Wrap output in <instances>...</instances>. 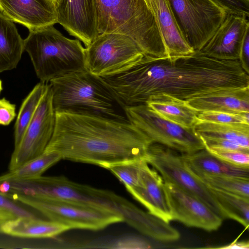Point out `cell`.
<instances>
[{
	"mask_svg": "<svg viewBox=\"0 0 249 249\" xmlns=\"http://www.w3.org/2000/svg\"><path fill=\"white\" fill-rule=\"evenodd\" d=\"M125 108L162 94L187 102L205 95L249 87L239 60H222L200 51L185 56L143 55L124 68L99 76Z\"/></svg>",
	"mask_w": 249,
	"mask_h": 249,
	"instance_id": "6da1fadb",
	"label": "cell"
},
{
	"mask_svg": "<svg viewBox=\"0 0 249 249\" xmlns=\"http://www.w3.org/2000/svg\"><path fill=\"white\" fill-rule=\"evenodd\" d=\"M151 144L129 122L55 113L52 138L45 151L62 159L107 169L124 162L144 160Z\"/></svg>",
	"mask_w": 249,
	"mask_h": 249,
	"instance_id": "7a4b0ae2",
	"label": "cell"
},
{
	"mask_svg": "<svg viewBox=\"0 0 249 249\" xmlns=\"http://www.w3.org/2000/svg\"><path fill=\"white\" fill-rule=\"evenodd\" d=\"M24 196L71 201L121 215L124 222L148 237L159 231L161 220L113 192L73 182L63 176H39L21 180Z\"/></svg>",
	"mask_w": 249,
	"mask_h": 249,
	"instance_id": "3957f363",
	"label": "cell"
},
{
	"mask_svg": "<svg viewBox=\"0 0 249 249\" xmlns=\"http://www.w3.org/2000/svg\"><path fill=\"white\" fill-rule=\"evenodd\" d=\"M55 113L128 122L124 108L99 76L87 70L51 80Z\"/></svg>",
	"mask_w": 249,
	"mask_h": 249,
	"instance_id": "277c9868",
	"label": "cell"
},
{
	"mask_svg": "<svg viewBox=\"0 0 249 249\" xmlns=\"http://www.w3.org/2000/svg\"><path fill=\"white\" fill-rule=\"evenodd\" d=\"M24 51L42 82L87 70L85 48L80 40L66 37L53 25L29 31L24 40Z\"/></svg>",
	"mask_w": 249,
	"mask_h": 249,
	"instance_id": "5b68a950",
	"label": "cell"
},
{
	"mask_svg": "<svg viewBox=\"0 0 249 249\" xmlns=\"http://www.w3.org/2000/svg\"><path fill=\"white\" fill-rule=\"evenodd\" d=\"M99 35L116 33L131 37L145 55L165 51L154 17L144 0H96Z\"/></svg>",
	"mask_w": 249,
	"mask_h": 249,
	"instance_id": "8992f818",
	"label": "cell"
},
{
	"mask_svg": "<svg viewBox=\"0 0 249 249\" xmlns=\"http://www.w3.org/2000/svg\"><path fill=\"white\" fill-rule=\"evenodd\" d=\"M39 211L49 220L62 223L71 229L92 231L103 229L108 226L124 222L118 214L64 200L30 197L17 194H6Z\"/></svg>",
	"mask_w": 249,
	"mask_h": 249,
	"instance_id": "52a82bcc",
	"label": "cell"
},
{
	"mask_svg": "<svg viewBox=\"0 0 249 249\" xmlns=\"http://www.w3.org/2000/svg\"><path fill=\"white\" fill-rule=\"evenodd\" d=\"M128 121L151 143H157L181 154H188L205 148L193 128H186L159 115L146 104L124 108Z\"/></svg>",
	"mask_w": 249,
	"mask_h": 249,
	"instance_id": "ba28073f",
	"label": "cell"
},
{
	"mask_svg": "<svg viewBox=\"0 0 249 249\" xmlns=\"http://www.w3.org/2000/svg\"><path fill=\"white\" fill-rule=\"evenodd\" d=\"M188 44L200 51L213 35L228 13L214 0H168Z\"/></svg>",
	"mask_w": 249,
	"mask_h": 249,
	"instance_id": "9c48e42d",
	"label": "cell"
},
{
	"mask_svg": "<svg viewBox=\"0 0 249 249\" xmlns=\"http://www.w3.org/2000/svg\"><path fill=\"white\" fill-rule=\"evenodd\" d=\"M144 160L160 173L164 181L171 183L200 199L224 219L207 186L187 167L180 153L153 143L148 147Z\"/></svg>",
	"mask_w": 249,
	"mask_h": 249,
	"instance_id": "30bf717a",
	"label": "cell"
},
{
	"mask_svg": "<svg viewBox=\"0 0 249 249\" xmlns=\"http://www.w3.org/2000/svg\"><path fill=\"white\" fill-rule=\"evenodd\" d=\"M85 48L86 69L98 76L117 71L145 55L131 37L120 33L101 34Z\"/></svg>",
	"mask_w": 249,
	"mask_h": 249,
	"instance_id": "8fae6325",
	"label": "cell"
},
{
	"mask_svg": "<svg viewBox=\"0 0 249 249\" xmlns=\"http://www.w3.org/2000/svg\"><path fill=\"white\" fill-rule=\"evenodd\" d=\"M55 124L52 92L50 84H48L20 143L14 148L9 165V170L21 166L45 151L53 136Z\"/></svg>",
	"mask_w": 249,
	"mask_h": 249,
	"instance_id": "7c38bea8",
	"label": "cell"
},
{
	"mask_svg": "<svg viewBox=\"0 0 249 249\" xmlns=\"http://www.w3.org/2000/svg\"><path fill=\"white\" fill-rule=\"evenodd\" d=\"M57 23L86 47L99 35L96 0H60Z\"/></svg>",
	"mask_w": 249,
	"mask_h": 249,
	"instance_id": "4fadbf2b",
	"label": "cell"
},
{
	"mask_svg": "<svg viewBox=\"0 0 249 249\" xmlns=\"http://www.w3.org/2000/svg\"><path fill=\"white\" fill-rule=\"evenodd\" d=\"M164 184L173 220L209 231L221 226L223 219L201 200L171 183L164 181Z\"/></svg>",
	"mask_w": 249,
	"mask_h": 249,
	"instance_id": "5bb4252c",
	"label": "cell"
},
{
	"mask_svg": "<svg viewBox=\"0 0 249 249\" xmlns=\"http://www.w3.org/2000/svg\"><path fill=\"white\" fill-rule=\"evenodd\" d=\"M126 189L149 213L166 222L173 221L164 181L159 173L150 168L144 160L140 162L137 184Z\"/></svg>",
	"mask_w": 249,
	"mask_h": 249,
	"instance_id": "9a60e30c",
	"label": "cell"
},
{
	"mask_svg": "<svg viewBox=\"0 0 249 249\" xmlns=\"http://www.w3.org/2000/svg\"><path fill=\"white\" fill-rule=\"evenodd\" d=\"M249 21L244 16L228 13L213 35L200 51L218 59L239 60L241 46Z\"/></svg>",
	"mask_w": 249,
	"mask_h": 249,
	"instance_id": "2e32d148",
	"label": "cell"
},
{
	"mask_svg": "<svg viewBox=\"0 0 249 249\" xmlns=\"http://www.w3.org/2000/svg\"><path fill=\"white\" fill-rule=\"evenodd\" d=\"M0 11L29 31L57 23L56 6L52 0H0Z\"/></svg>",
	"mask_w": 249,
	"mask_h": 249,
	"instance_id": "e0dca14e",
	"label": "cell"
},
{
	"mask_svg": "<svg viewBox=\"0 0 249 249\" xmlns=\"http://www.w3.org/2000/svg\"><path fill=\"white\" fill-rule=\"evenodd\" d=\"M161 34L167 56L188 55L195 51L184 38L168 0H144Z\"/></svg>",
	"mask_w": 249,
	"mask_h": 249,
	"instance_id": "ac0fdd59",
	"label": "cell"
},
{
	"mask_svg": "<svg viewBox=\"0 0 249 249\" xmlns=\"http://www.w3.org/2000/svg\"><path fill=\"white\" fill-rule=\"evenodd\" d=\"M198 112L216 111L232 113L249 112V87L214 92L186 102Z\"/></svg>",
	"mask_w": 249,
	"mask_h": 249,
	"instance_id": "d6986e66",
	"label": "cell"
},
{
	"mask_svg": "<svg viewBox=\"0 0 249 249\" xmlns=\"http://www.w3.org/2000/svg\"><path fill=\"white\" fill-rule=\"evenodd\" d=\"M70 230L65 225L36 217H18L5 222L1 232L23 238H51Z\"/></svg>",
	"mask_w": 249,
	"mask_h": 249,
	"instance_id": "ffe728a7",
	"label": "cell"
},
{
	"mask_svg": "<svg viewBox=\"0 0 249 249\" xmlns=\"http://www.w3.org/2000/svg\"><path fill=\"white\" fill-rule=\"evenodd\" d=\"M181 155L187 167L195 175H227L249 178V168L230 165L215 157L205 148Z\"/></svg>",
	"mask_w": 249,
	"mask_h": 249,
	"instance_id": "44dd1931",
	"label": "cell"
},
{
	"mask_svg": "<svg viewBox=\"0 0 249 249\" xmlns=\"http://www.w3.org/2000/svg\"><path fill=\"white\" fill-rule=\"evenodd\" d=\"M163 119L186 128H193L198 112L186 102L160 94L150 97L145 104Z\"/></svg>",
	"mask_w": 249,
	"mask_h": 249,
	"instance_id": "7402d4cb",
	"label": "cell"
},
{
	"mask_svg": "<svg viewBox=\"0 0 249 249\" xmlns=\"http://www.w3.org/2000/svg\"><path fill=\"white\" fill-rule=\"evenodd\" d=\"M24 52V40L11 19L0 11V72L16 68Z\"/></svg>",
	"mask_w": 249,
	"mask_h": 249,
	"instance_id": "603a6c76",
	"label": "cell"
},
{
	"mask_svg": "<svg viewBox=\"0 0 249 249\" xmlns=\"http://www.w3.org/2000/svg\"><path fill=\"white\" fill-rule=\"evenodd\" d=\"M199 136L226 139L249 149V124H219L197 121L193 127Z\"/></svg>",
	"mask_w": 249,
	"mask_h": 249,
	"instance_id": "cb8c5ba5",
	"label": "cell"
},
{
	"mask_svg": "<svg viewBox=\"0 0 249 249\" xmlns=\"http://www.w3.org/2000/svg\"><path fill=\"white\" fill-rule=\"evenodd\" d=\"M206 186L218 204L223 218L235 220L248 229L249 223V198L207 185Z\"/></svg>",
	"mask_w": 249,
	"mask_h": 249,
	"instance_id": "d4e9b609",
	"label": "cell"
},
{
	"mask_svg": "<svg viewBox=\"0 0 249 249\" xmlns=\"http://www.w3.org/2000/svg\"><path fill=\"white\" fill-rule=\"evenodd\" d=\"M47 86V83L41 81L37 83L22 102L15 124V148L20 143Z\"/></svg>",
	"mask_w": 249,
	"mask_h": 249,
	"instance_id": "484cf974",
	"label": "cell"
},
{
	"mask_svg": "<svg viewBox=\"0 0 249 249\" xmlns=\"http://www.w3.org/2000/svg\"><path fill=\"white\" fill-rule=\"evenodd\" d=\"M61 160L62 159L58 153L45 151L39 156L0 176V181L27 179L40 176L46 170Z\"/></svg>",
	"mask_w": 249,
	"mask_h": 249,
	"instance_id": "4316f807",
	"label": "cell"
},
{
	"mask_svg": "<svg viewBox=\"0 0 249 249\" xmlns=\"http://www.w3.org/2000/svg\"><path fill=\"white\" fill-rule=\"evenodd\" d=\"M195 175L208 186L249 198V178L227 175Z\"/></svg>",
	"mask_w": 249,
	"mask_h": 249,
	"instance_id": "83f0119b",
	"label": "cell"
},
{
	"mask_svg": "<svg viewBox=\"0 0 249 249\" xmlns=\"http://www.w3.org/2000/svg\"><path fill=\"white\" fill-rule=\"evenodd\" d=\"M89 248L115 249H149L150 245L143 239L134 236L96 239L88 243Z\"/></svg>",
	"mask_w": 249,
	"mask_h": 249,
	"instance_id": "f1b7e54d",
	"label": "cell"
},
{
	"mask_svg": "<svg viewBox=\"0 0 249 249\" xmlns=\"http://www.w3.org/2000/svg\"><path fill=\"white\" fill-rule=\"evenodd\" d=\"M142 160L116 164L109 170L124 185L125 188L136 186L139 180L140 162Z\"/></svg>",
	"mask_w": 249,
	"mask_h": 249,
	"instance_id": "f546056e",
	"label": "cell"
},
{
	"mask_svg": "<svg viewBox=\"0 0 249 249\" xmlns=\"http://www.w3.org/2000/svg\"><path fill=\"white\" fill-rule=\"evenodd\" d=\"M198 121L219 124H249V112L232 113L216 111L198 112Z\"/></svg>",
	"mask_w": 249,
	"mask_h": 249,
	"instance_id": "4dcf8cb0",
	"label": "cell"
},
{
	"mask_svg": "<svg viewBox=\"0 0 249 249\" xmlns=\"http://www.w3.org/2000/svg\"><path fill=\"white\" fill-rule=\"evenodd\" d=\"M211 154L230 165L249 168V152L205 147Z\"/></svg>",
	"mask_w": 249,
	"mask_h": 249,
	"instance_id": "1f68e13d",
	"label": "cell"
},
{
	"mask_svg": "<svg viewBox=\"0 0 249 249\" xmlns=\"http://www.w3.org/2000/svg\"><path fill=\"white\" fill-rule=\"evenodd\" d=\"M198 136L202 141L205 147H214L227 150L249 152V149L244 148L226 139Z\"/></svg>",
	"mask_w": 249,
	"mask_h": 249,
	"instance_id": "d6a6232c",
	"label": "cell"
},
{
	"mask_svg": "<svg viewBox=\"0 0 249 249\" xmlns=\"http://www.w3.org/2000/svg\"><path fill=\"white\" fill-rule=\"evenodd\" d=\"M228 13L249 16V0H214Z\"/></svg>",
	"mask_w": 249,
	"mask_h": 249,
	"instance_id": "836d02e7",
	"label": "cell"
},
{
	"mask_svg": "<svg viewBox=\"0 0 249 249\" xmlns=\"http://www.w3.org/2000/svg\"><path fill=\"white\" fill-rule=\"evenodd\" d=\"M0 209L11 212L17 217H36L33 213L1 192H0Z\"/></svg>",
	"mask_w": 249,
	"mask_h": 249,
	"instance_id": "e575fe53",
	"label": "cell"
},
{
	"mask_svg": "<svg viewBox=\"0 0 249 249\" xmlns=\"http://www.w3.org/2000/svg\"><path fill=\"white\" fill-rule=\"evenodd\" d=\"M16 115V106L5 98L0 99V124L7 125Z\"/></svg>",
	"mask_w": 249,
	"mask_h": 249,
	"instance_id": "d590c367",
	"label": "cell"
},
{
	"mask_svg": "<svg viewBox=\"0 0 249 249\" xmlns=\"http://www.w3.org/2000/svg\"><path fill=\"white\" fill-rule=\"evenodd\" d=\"M239 60L243 70L249 74V30L246 33L241 46Z\"/></svg>",
	"mask_w": 249,
	"mask_h": 249,
	"instance_id": "8d00e7d4",
	"label": "cell"
},
{
	"mask_svg": "<svg viewBox=\"0 0 249 249\" xmlns=\"http://www.w3.org/2000/svg\"><path fill=\"white\" fill-rule=\"evenodd\" d=\"M217 248L227 249H249V243L248 241H234L229 245Z\"/></svg>",
	"mask_w": 249,
	"mask_h": 249,
	"instance_id": "74e56055",
	"label": "cell"
},
{
	"mask_svg": "<svg viewBox=\"0 0 249 249\" xmlns=\"http://www.w3.org/2000/svg\"><path fill=\"white\" fill-rule=\"evenodd\" d=\"M16 217L11 212L0 209V232H1L2 226L7 221L14 219Z\"/></svg>",
	"mask_w": 249,
	"mask_h": 249,
	"instance_id": "f35d334b",
	"label": "cell"
},
{
	"mask_svg": "<svg viewBox=\"0 0 249 249\" xmlns=\"http://www.w3.org/2000/svg\"><path fill=\"white\" fill-rule=\"evenodd\" d=\"M52 0L53 1V2L55 4V6H56V5H57L59 3V2L60 1V0Z\"/></svg>",
	"mask_w": 249,
	"mask_h": 249,
	"instance_id": "ab89813d",
	"label": "cell"
},
{
	"mask_svg": "<svg viewBox=\"0 0 249 249\" xmlns=\"http://www.w3.org/2000/svg\"><path fill=\"white\" fill-rule=\"evenodd\" d=\"M2 89V82H1V81L0 80V93Z\"/></svg>",
	"mask_w": 249,
	"mask_h": 249,
	"instance_id": "60d3db41",
	"label": "cell"
}]
</instances>
